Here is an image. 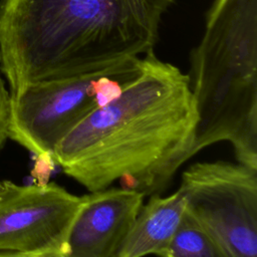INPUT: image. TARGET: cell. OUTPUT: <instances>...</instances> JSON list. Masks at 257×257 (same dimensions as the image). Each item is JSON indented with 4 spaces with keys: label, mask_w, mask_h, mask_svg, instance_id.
<instances>
[{
    "label": "cell",
    "mask_w": 257,
    "mask_h": 257,
    "mask_svg": "<svg viewBox=\"0 0 257 257\" xmlns=\"http://www.w3.org/2000/svg\"><path fill=\"white\" fill-rule=\"evenodd\" d=\"M197 120L188 74L152 50L121 93L77 123L51 159L89 192L119 181L156 195L191 158Z\"/></svg>",
    "instance_id": "6da1fadb"
},
{
    "label": "cell",
    "mask_w": 257,
    "mask_h": 257,
    "mask_svg": "<svg viewBox=\"0 0 257 257\" xmlns=\"http://www.w3.org/2000/svg\"><path fill=\"white\" fill-rule=\"evenodd\" d=\"M188 74L197 124L191 158L229 142L257 170V0H214Z\"/></svg>",
    "instance_id": "3957f363"
},
{
    "label": "cell",
    "mask_w": 257,
    "mask_h": 257,
    "mask_svg": "<svg viewBox=\"0 0 257 257\" xmlns=\"http://www.w3.org/2000/svg\"><path fill=\"white\" fill-rule=\"evenodd\" d=\"M0 257H46L36 254L28 253H19V252H9V251H0Z\"/></svg>",
    "instance_id": "8fae6325"
},
{
    "label": "cell",
    "mask_w": 257,
    "mask_h": 257,
    "mask_svg": "<svg viewBox=\"0 0 257 257\" xmlns=\"http://www.w3.org/2000/svg\"><path fill=\"white\" fill-rule=\"evenodd\" d=\"M158 257H226L217 242L185 210L168 246Z\"/></svg>",
    "instance_id": "9c48e42d"
},
{
    "label": "cell",
    "mask_w": 257,
    "mask_h": 257,
    "mask_svg": "<svg viewBox=\"0 0 257 257\" xmlns=\"http://www.w3.org/2000/svg\"><path fill=\"white\" fill-rule=\"evenodd\" d=\"M140 58L91 73L29 83L11 94L10 139L45 163L58 143L87 114L102 106L95 80L104 73L136 72Z\"/></svg>",
    "instance_id": "5b68a950"
},
{
    "label": "cell",
    "mask_w": 257,
    "mask_h": 257,
    "mask_svg": "<svg viewBox=\"0 0 257 257\" xmlns=\"http://www.w3.org/2000/svg\"><path fill=\"white\" fill-rule=\"evenodd\" d=\"M11 120V94L6 88L3 78L0 74V150L6 140L10 138Z\"/></svg>",
    "instance_id": "30bf717a"
},
{
    "label": "cell",
    "mask_w": 257,
    "mask_h": 257,
    "mask_svg": "<svg viewBox=\"0 0 257 257\" xmlns=\"http://www.w3.org/2000/svg\"><path fill=\"white\" fill-rule=\"evenodd\" d=\"M174 1L1 0L0 69L10 94L147 54Z\"/></svg>",
    "instance_id": "7a4b0ae2"
},
{
    "label": "cell",
    "mask_w": 257,
    "mask_h": 257,
    "mask_svg": "<svg viewBox=\"0 0 257 257\" xmlns=\"http://www.w3.org/2000/svg\"><path fill=\"white\" fill-rule=\"evenodd\" d=\"M180 189L185 210L226 257H257V170L221 160L195 163Z\"/></svg>",
    "instance_id": "277c9868"
},
{
    "label": "cell",
    "mask_w": 257,
    "mask_h": 257,
    "mask_svg": "<svg viewBox=\"0 0 257 257\" xmlns=\"http://www.w3.org/2000/svg\"><path fill=\"white\" fill-rule=\"evenodd\" d=\"M182 190L167 197L152 195L142 206L115 257L159 255L170 243L185 211Z\"/></svg>",
    "instance_id": "ba28073f"
},
{
    "label": "cell",
    "mask_w": 257,
    "mask_h": 257,
    "mask_svg": "<svg viewBox=\"0 0 257 257\" xmlns=\"http://www.w3.org/2000/svg\"><path fill=\"white\" fill-rule=\"evenodd\" d=\"M80 204L55 183L0 181V251L55 257Z\"/></svg>",
    "instance_id": "8992f818"
},
{
    "label": "cell",
    "mask_w": 257,
    "mask_h": 257,
    "mask_svg": "<svg viewBox=\"0 0 257 257\" xmlns=\"http://www.w3.org/2000/svg\"><path fill=\"white\" fill-rule=\"evenodd\" d=\"M144 197L122 187L81 196V204L55 257H115Z\"/></svg>",
    "instance_id": "52a82bcc"
}]
</instances>
